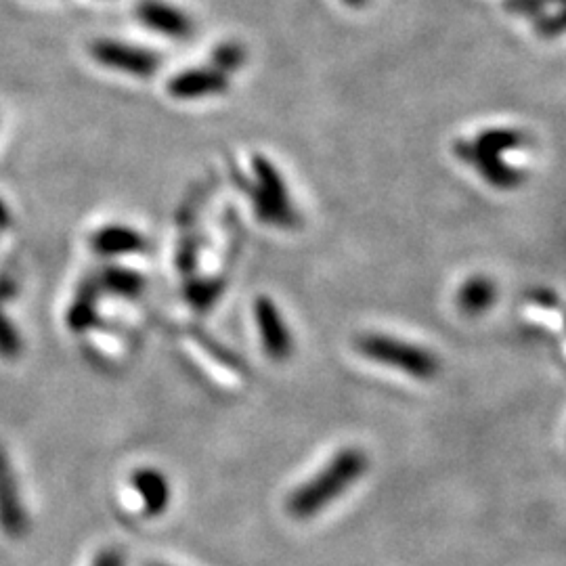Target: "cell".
Listing matches in <instances>:
<instances>
[{
	"mask_svg": "<svg viewBox=\"0 0 566 566\" xmlns=\"http://www.w3.org/2000/svg\"><path fill=\"white\" fill-rule=\"evenodd\" d=\"M229 91V76L219 72L212 65L204 68H191L172 76L168 82V93L174 99L191 101V99H206V97H219Z\"/></svg>",
	"mask_w": 566,
	"mask_h": 566,
	"instance_id": "8",
	"label": "cell"
},
{
	"mask_svg": "<svg viewBox=\"0 0 566 566\" xmlns=\"http://www.w3.org/2000/svg\"><path fill=\"white\" fill-rule=\"evenodd\" d=\"M552 3H560V0H506V9L518 15H541L537 17V28L543 36H558L564 28V19H562V11L554 13V15H546V11Z\"/></svg>",
	"mask_w": 566,
	"mask_h": 566,
	"instance_id": "14",
	"label": "cell"
},
{
	"mask_svg": "<svg viewBox=\"0 0 566 566\" xmlns=\"http://www.w3.org/2000/svg\"><path fill=\"white\" fill-rule=\"evenodd\" d=\"M91 55L103 68L135 78H151L160 68V57L151 49L114 38L95 40L91 45Z\"/></svg>",
	"mask_w": 566,
	"mask_h": 566,
	"instance_id": "5",
	"label": "cell"
},
{
	"mask_svg": "<svg viewBox=\"0 0 566 566\" xmlns=\"http://www.w3.org/2000/svg\"><path fill=\"white\" fill-rule=\"evenodd\" d=\"M133 487L139 493L145 514L160 516L170 502L168 478L156 468H141L133 474Z\"/></svg>",
	"mask_w": 566,
	"mask_h": 566,
	"instance_id": "11",
	"label": "cell"
},
{
	"mask_svg": "<svg viewBox=\"0 0 566 566\" xmlns=\"http://www.w3.org/2000/svg\"><path fill=\"white\" fill-rule=\"evenodd\" d=\"M252 168L254 185L250 187V195L260 221L277 227H292L296 223V214L281 172L263 156L252 158Z\"/></svg>",
	"mask_w": 566,
	"mask_h": 566,
	"instance_id": "4",
	"label": "cell"
},
{
	"mask_svg": "<svg viewBox=\"0 0 566 566\" xmlns=\"http://www.w3.org/2000/svg\"><path fill=\"white\" fill-rule=\"evenodd\" d=\"M137 19L147 30L158 32L170 40H187L193 34L191 17L183 9L164 3V0H141Z\"/></svg>",
	"mask_w": 566,
	"mask_h": 566,
	"instance_id": "9",
	"label": "cell"
},
{
	"mask_svg": "<svg viewBox=\"0 0 566 566\" xmlns=\"http://www.w3.org/2000/svg\"><path fill=\"white\" fill-rule=\"evenodd\" d=\"M99 294L101 290H99V283L95 277H89L80 283L70 309H68V328L72 332L82 334L86 330H91L97 323Z\"/></svg>",
	"mask_w": 566,
	"mask_h": 566,
	"instance_id": "12",
	"label": "cell"
},
{
	"mask_svg": "<svg viewBox=\"0 0 566 566\" xmlns=\"http://www.w3.org/2000/svg\"><path fill=\"white\" fill-rule=\"evenodd\" d=\"M91 566H126V558L120 550L116 548H107L103 552H99L93 560Z\"/></svg>",
	"mask_w": 566,
	"mask_h": 566,
	"instance_id": "18",
	"label": "cell"
},
{
	"mask_svg": "<svg viewBox=\"0 0 566 566\" xmlns=\"http://www.w3.org/2000/svg\"><path fill=\"white\" fill-rule=\"evenodd\" d=\"M0 531L11 539L28 533V514L7 451L0 447Z\"/></svg>",
	"mask_w": 566,
	"mask_h": 566,
	"instance_id": "7",
	"label": "cell"
},
{
	"mask_svg": "<svg viewBox=\"0 0 566 566\" xmlns=\"http://www.w3.org/2000/svg\"><path fill=\"white\" fill-rule=\"evenodd\" d=\"M244 61H246V51H244V47H239L237 42H225V45L216 47L212 57H210L212 68H216L227 76L242 68Z\"/></svg>",
	"mask_w": 566,
	"mask_h": 566,
	"instance_id": "16",
	"label": "cell"
},
{
	"mask_svg": "<svg viewBox=\"0 0 566 566\" xmlns=\"http://www.w3.org/2000/svg\"><path fill=\"white\" fill-rule=\"evenodd\" d=\"M9 223V214H7V208L0 204V225H7Z\"/></svg>",
	"mask_w": 566,
	"mask_h": 566,
	"instance_id": "19",
	"label": "cell"
},
{
	"mask_svg": "<svg viewBox=\"0 0 566 566\" xmlns=\"http://www.w3.org/2000/svg\"><path fill=\"white\" fill-rule=\"evenodd\" d=\"M367 466V455L361 449L346 447L338 451L334 460H330L290 495L288 512L300 520L323 512L359 481L367 472Z\"/></svg>",
	"mask_w": 566,
	"mask_h": 566,
	"instance_id": "1",
	"label": "cell"
},
{
	"mask_svg": "<svg viewBox=\"0 0 566 566\" xmlns=\"http://www.w3.org/2000/svg\"><path fill=\"white\" fill-rule=\"evenodd\" d=\"M525 135L514 128H487L474 141H460L455 145V154L464 162L476 166L478 174L497 189H514L525 179V174L512 168L504 154L520 147Z\"/></svg>",
	"mask_w": 566,
	"mask_h": 566,
	"instance_id": "2",
	"label": "cell"
},
{
	"mask_svg": "<svg viewBox=\"0 0 566 566\" xmlns=\"http://www.w3.org/2000/svg\"><path fill=\"white\" fill-rule=\"evenodd\" d=\"M344 3L353 5V7H359V5H363V3H365V0H344Z\"/></svg>",
	"mask_w": 566,
	"mask_h": 566,
	"instance_id": "20",
	"label": "cell"
},
{
	"mask_svg": "<svg viewBox=\"0 0 566 566\" xmlns=\"http://www.w3.org/2000/svg\"><path fill=\"white\" fill-rule=\"evenodd\" d=\"M154 566H162V564H154Z\"/></svg>",
	"mask_w": 566,
	"mask_h": 566,
	"instance_id": "21",
	"label": "cell"
},
{
	"mask_svg": "<svg viewBox=\"0 0 566 566\" xmlns=\"http://www.w3.org/2000/svg\"><path fill=\"white\" fill-rule=\"evenodd\" d=\"M145 237L126 225H107L91 235V248L101 256H128L145 248Z\"/></svg>",
	"mask_w": 566,
	"mask_h": 566,
	"instance_id": "10",
	"label": "cell"
},
{
	"mask_svg": "<svg viewBox=\"0 0 566 566\" xmlns=\"http://www.w3.org/2000/svg\"><path fill=\"white\" fill-rule=\"evenodd\" d=\"M21 348H24V342H21L19 330L15 328V323L9 319V315L0 309V357L13 361L21 355Z\"/></svg>",
	"mask_w": 566,
	"mask_h": 566,
	"instance_id": "17",
	"label": "cell"
},
{
	"mask_svg": "<svg viewBox=\"0 0 566 566\" xmlns=\"http://www.w3.org/2000/svg\"><path fill=\"white\" fill-rule=\"evenodd\" d=\"M357 351L374 363L393 367L411 378L430 380L439 374V359L428 348L386 334H365L357 338Z\"/></svg>",
	"mask_w": 566,
	"mask_h": 566,
	"instance_id": "3",
	"label": "cell"
},
{
	"mask_svg": "<svg viewBox=\"0 0 566 566\" xmlns=\"http://www.w3.org/2000/svg\"><path fill=\"white\" fill-rule=\"evenodd\" d=\"M254 319L260 342H263L267 355L273 361L290 359L294 351V340L286 319H283L277 309V304L267 296H258L254 304Z\"/></svg>",
	"mask_w": 566,
	"mask_h": 566,
	"instance_id": "6",
	"label": "cell"
},
{
	"mask_svg": "<svg viewBox=\"0 0 566 566\" xmlns=\"http://www.w3.org/2000/svg\"><path fill=\"white\" fill-rule=\"evenodd\" d=\"M99 290L116 296H137L143 290V277L124 267H105L97 277Z\"/></svg>",
	"mask_w": 566,
	"mask_h": 566,
	"instance_id": "15",
	"label": "cell"
},
{
	"mask_svg": "<svg viewBox=\"0 0 566 566\" xmlns=\"http://www.w3.org/2000/svg\"><path fill=\"white\" fill-rule=\"evenodd\" d=\"M495 298H497L495 283L485 275H476L470 277L460 288V292H457V307L468 315H481L493 307Z\"/></svg>",
	"mask_w": 566,
	"mask_h": 566,
	"instance_id": "13",
	"label": "cell"
}]
</instances>
